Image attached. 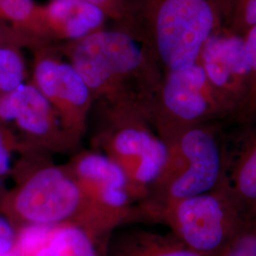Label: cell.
Listing matches in <instances>:
<instances>
[{"label": "cell", "mask_w": 256, "mask_h": 256, "mask_svg": "<svg viewBox=\"0 0 256 256\" xmlns=\"http://www.w3.org/2000/svg\"><path fill=\"white\" fill-rule=\"evenodd\" d=\"M256 24V0H232L228 28L240 36Z\"/></svg>", "instance_id": "obj_20"}, {"label": "cell", "mask_w": 256, "mask_h": 256, "mask_svg": "<svg viewBox=\"0 0 256 256\" xmlns=\"http://www.w3.org/2000/svg\"><path fill=\"white\" fill-rule=\"evenodd\" d=\"M0 21L48 41L42 23L41 6L34 0H0Z\"/></svg>", "instance_id": "obj_16"}, {"label": "cell", "mask_w": 256, "mask_h": 256, "mask_svg": "<svg viewBox=\"0 0 256 256\" xmlns=\"http://www.w3.org/2000/svg\"><path fill=\"white\" fill-rule=\"evenodd\" d=\"M167 147L164 171L144 203L158 223L160 210L166 204L216 188L227 165V156L214 124L186 129Z\"/></svg>", "instance_id": "obj_4"}, {"label": "cell", "mask_w": 256, "mask_h": 256, "mask_svg": "<svg viewBox=\"0 0 256 256\" xmlns=\"http://www.w3.org/2000/svg\"><path fill=\"white\" fill-rule=\"evenodd\" d=\"M59 52L82 76L99 116L138 115L151 122L164 74L144 37L102 28Z\"/></svg>", "instance_id": "obj_1"}, {"label": "cell", "mask_w": 256, "mask_h": 256, "mask_svg": "<svg viewBox=\"0 0 256 256\" xmlns=\"http://www.w3.org/2000/svg\"><path fill=\"white\" fill-rule=\"evenodd\" d=\"M52 48L34 52L32 84L54 108L64 132L80 144L93 106L92 92L74 66L57 59Z\"/></svg>", "instance_id": "obj_10"}, {"label": "cell", "mask_w": 256, "mask_h": 256, "mask_svg": "<svg viewBox=\"0 0 256 256\" xmlns=\"http://www.w3.org/2000/svg\"><path fill=\"white\" fill-rule=\"evenodd\" d=\"M6 192H7V190L5 189V186H4V183H3V178H0V202L3 200Z\"/></svg>", "instance_id": "obj_26"}, {"label": "cell", "mask_w": 256, "mask_h": 256, "mask_svg": "<svg viewBox=\"0 0 256 256\" xmlns=\"http://www.w3.org/2000/svg\"><path fill=\"white\" fill-rule=\"evenodd\" d=\"M18 245V230L6 216L0 214V256L16 252Z\"/></svg>", "instance_id": "obj_24"}, {"label": "cell", "mask_w": 256, "mask_h": 256, "mask_svg": "<svg viewBox=\"0 0 256 256\" xmlns=\"http://www.w3.org/2000/svg\"><path fill=\"white\" fill-rule=\"evenodd\" d=\"M218 256H256V218L248 220Z\"/></svg>", "instance_id": "obj_22"}, {"label": "cell", "mask_w": 256, "mask_h": 256, "mask_svg": "<svg viewBox=\"0 0 256 256\" xmlns=\"http://www.w3.org/2000/svg\"><path fill=\"white\" fill-rule=\"evenodd\" d=\"M0 120L10 122L19 132L21 151L64 154L77 150L75 142L62 128L52 104L36 86L23 84L0 98Z\"/></svg>", "instance_id": "obj_9"}, {"label": "cell", "mask_w": 256, "mask_h": 256, "mask_svg": "<svg viewBox=\"0 0 256 256\" xmlns=\"http://www.w3.org/2000/svg\"><path fill=\"white\" fill-rule=\"evenodd\" d=\"M198 62L210 86L234 111L244 108L250 88V68L244 37L222 28L205 43Z\"/></svg>", "instance_id": "obj_11"}, {"label": "cell", "mask_w": 256, "mask_h": 256, "mask_svg": "<svg viewBox=\"0 0 256 256\" xmlns=\"http://www.w3.org/2000/svg\"><path fill=\"white\" fill-rule=\"evenodd\" d=\"M26 78V66L21 50L0 46V98L18 90Z\"/></svg>", "instance_id": "obj_17"}, {"label": "cell", "mask_w": 256, "mask_h": 256, "mask_svg": "<svg viewBox=\"0 0 256 256\" xmlns=\"http://www.w3.org/2000/svg\"><path fill=\"white\" fill-rule=\"evenodd\" d=\"M92 149L108 156L124 170L131 196L144 204L162 173L168 147L149 120L138 115L99 116Z\"/></svg>", "instance_id": "obj_5"}, {"label": "cell", "mask_w": 256, "mask_h": 256, "mask_svg": "<svg viewBox=\"0 0 256 256\" xmlns=\"http://www.w3.org/2000/svg\"><path fill=\"white\" fill-rule=\"evenodd\" d=\"M14 151L20 153L21 146L16 135L0 120V178L12 174V158Z\"/></svg>", "instance_id": "obj_23"}, {"label": "cell", "mask_w": 256, "mask_h": 256, "mask_svg": "<svg viewBox=\"0 0 256 256\" xmlns=\"http://www.w3.org/2000/svg\"><path fill=\"white\" fill-rule=\"evenodd\" d=\"M243 37L250 68V88L246 104L236 118L240 124L256 106V24Z\"/></svg>", "instance_id": "obj_21"}, {"label": "cell", "mask_w": 256, "mask_h": 256, "mask_svg": "<svg viewBox=\"0 0 256 256\" xmlns=\"http://www.w3.org/2000/svg\"><path fill=\"white\" fill-rule=\"evenodd\" d=\"M234 162L227 158L225 182L248 220L256 218V124L248 126Z\"/></svg>", "instance_id": "obj_14"}, {"label": "cell", "mask_w": 256, "mask_h": 256, "mask_svg": "<svg viewBox=\"0 0 256 256\" xmlns=\"http://www.w3.org/2000/svg\"><path fill=\"white\" fill-rule=\"evenodd\" d=\"M241 124L246 126L256 124V106L254 108V110L248 113L247 117L242 120Z\"/></svg>", "instance_id": "obj_25"}, {"label": "cell", "mask_w": 256, "mask_h": 256, "mask_svg": "<svg viewBox=\"0 0 256 256\" xmlns=\"http://www.w3.org/2000/svg\"><path fill=\"white\" fill-rule=\"evenodd\" d=\"M108 239L79 226H55L28 256H106Z\"/></svg>", "instance_id": "obj_15"}, {"label": "cell", "mask_w": 256, "mask_h": 256, "mask_svg": "<svg viewBox=\"0 0 256 256\" xmlns=\"http://www.w3.org/2000/svg\"><path fill=\"white\" fill-rule=\"evenodd\" d=\"M64 166L93 203L119 227L154 222L146 207L134 202L124 170L108 156L93 149L82 150Z\"/></svg>", "instance_id": "obj_8"}, {"label": "cell", "mask_w": 256, "mask_h": 256, "mask_svg": "<svg viewBox=\"0 0 256 256\" xmlns=\"http://www.w3.org/2000/svg\"><path fill=\"white\" fill-rule=\"evenodd\" d=\"M52 42L30 36L0 21V46H12L19 50L30 48L36 52L52 46Z\"/></svg>", "instance_id": "obj_19"}, {"label": "cell", "mask_w": 256, "mask_h": 256, "mask_svg": "<svg viewBox=\"0 0 256 256\" xmlns=\"http://www.w3.org/2000/svg\"><path fill=\"white\" fill-rule=\"evenodd\" d=\"M234 116L210 86L198 62L182 70L166 72L152 110L151 124L168 146L186 129Z\"/></svg>", "instance_id": "obj_7"}, {"label": "cell", "mask_w": 256, "mask_h": 256, "mask_svg": "<svg viewBox=\"0 0 256 256\" xmlns=\"http://www.w3.org/2000/svg\"><path fill=\"white\" fill-rule=\"evenodd\" d=\"M12 173L16 184L0 202V212L16 230L27 226L74 225L104 238L119 226L104 214L64 165L50 155L25 151Z\"/></svg>", "instance_id": "obj_2"}, {"label": "cell", "mask_w": 256, "mask_h": 256, "mask_svg": "<svg viewBox=\"0 0 256 256\" xmlns=\"http://www.w3.org/2000/svg\"><path fill=\"white\" fill-rule=\"evenodd\" d=\"M158 220L185 245L210 256H218L248 221L224 176L209 192L166 204L160 210Z\"/></svg>", "instance_id": "obj_6"}, {"label": "cell", "mask_w": 256, "mask_h": 256, "mask_svg": "<svg viewBox=\"0 0 256 256\" xmlns=\"http://www.w3.org/2000/svg\"><path fill=\"white\" fill-rule=\"evenodd\" d=\"M138 30L164 70L196 64L202 48L228 27L232 0H130Z\"/></svg>", "instance_id": "obj_3"}, {"label": "cell", "mask_w": 256, "mask_h": 256, "mask_svg": "<svg viewBox=\"0 0 256 256\" xmlns=\"http://www.w3.org/2000/svg\"><path fill=\"white\" fill-rule=\"evenodd\" d=\"M45 36L54 40H80L104 28L106 16L84 0H52L41 6Z\"/></svg>", "instance_id": "obj_12"}, {"label": "cell", "mask_w": 256, "mask_h": 256, "mask_svg": "<svg viewBox=\"0 0 256 256\" xmlns=\"http://www.w3.org/2000/svg\"><path fill=\"white\" fill-rule=\"evenodd\" d=\"M122 227L110 234L106 256H210L194 250L172 232Z\"/></svg>", "instance_id": "obj_13"}, {"label": "cell", "mask_w": 256, "mask_h": 256, "mask_svg": "<svg viewBox=\"0 0 256 256\" xmlns=\"http://www.w3.org/2000/svg\"><path fill=\"white\" fill-rule=\"evenodd\" d=\"M101 10L118 27L138 34L133 6L130 0H84Z\"/></svg>", "instance_id": "obj_18"}]
</instances>
